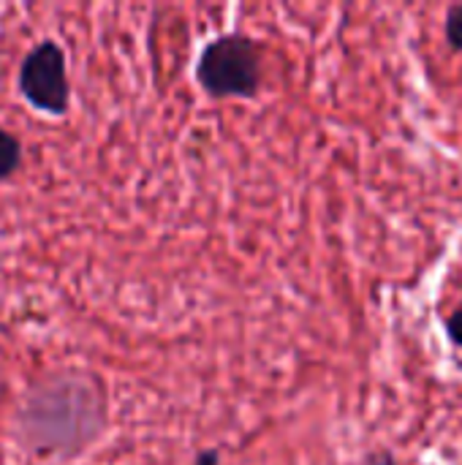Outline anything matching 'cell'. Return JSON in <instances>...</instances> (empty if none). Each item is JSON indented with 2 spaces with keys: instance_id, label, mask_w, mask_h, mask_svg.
I'll return each mask as SVG.
<instances>
[{
  "instance_id": "277c9868",
  "label": "cell",
  "mask_w": 462,
  "mask_h": 465,
  "mask_svg": "<svg viewBox=\"0 0 462 465\" xmlns=\"http://www.w3.org/2000/svg\"><path fill=\"white\" fill-rule=\"evenodd\" d=\"M19 163V142L8 131L0 128V180H5Z\"/></svg>"
},
{
  "instance_id": "8992f818",
  "label": "cell",
  "mask_w": 462,
  "mask_h": 465,
  "mask_svg": "<svg viewBox=\"0 0 462 465\" xmlns=\"http://www.w3.org/2000/svg\"><path fill=\"white\" fill-rule=\"evenodd\" d=\"M447 330H449V338H452L457 346H462V302L457 305V311L447 319Z\"/></svg>"
},
{
  "instance_id": "3957f363",
  "label": "cell",
  "mask_w": 462,
  "mask_h": 465,
  "mask_svg": "<svg viewBox=\"0 0 462 465\" xmlns=\"http://www.w3.org/2000/svg\"><path fill=\"white\" fill-rule=\"evenodd\" d=\"M19 90L25 98L49 114H63L68 106L65 54L54 41H41L19 68Z\"/></svg>"
},
{
  "instance_id": "6da1fadb",
  "label": "cell",
  "mask_w": 462,
  "mask_h": 465,
  "mask_svg": "<svg viewBox=\"0 0 462 465\" xmlns=\"http://www.w3.org/2000/svg\"><path fill=\"white\" fill-rule=\"evenodd\" d=\"M25 425L49 450H82L101 425L98 395L82 381H60L33 398V406L25 411Z\"/></svg>"
},
{
  "instance_id": "52a82bcc",
  "label": "cell",
  "mask_w": 462,
  "mask_h": 465,
  "mask_svg": "<svg viewBox=\"0 0 462 465\" xmlns=\"http://www.w3.org/2000/svg\"><path fill=\"white\" fill-rule=\"evenodd\" d=\"M365 465H398V463H395V458H392V455H373V458H370Z\"/></svg>"
},
{
  "instance_id": "5b68a950",
  "label": "cell",
  "mask_w": 462,
  "mask_h": 465,
  "mask_svg": "<svg viewBox=\"0 0 462 465\" xmlns=\"http://www.w3.org/2000/svg\"><path fill=\"white\" fill-rule=\"evenodd\" d=\"M447 38L455 49H462V5H452L447 16Z\"/></svg>"
},
{
  "instance_id": "ba28073f",
  "label": "cell",
  "mask_w": 462,
  "mask_h": 465,
  "mask_svg": "<svg viewBox=\"0 0 462 465\" xmlns=\"http://www.w3.org/2000/svg\"><path fill=\"white\" fill-rule=\"evenodd\" d=\"M196 465H218V455L215 452H204V455H199Z\"/></svg>"
},
{
  "instance_id": "7a4b0ae2",
  "label": "cell",
  "mask_w": 462,
  "mask_h": 465,
  "mask_svg": "<svg viewBox=\"0 0 462 465\" xmlns=\"http://www.w3.org/2000/svg\"><path fill=\"white\" fill-rule=\"evenodd\" d=\"M196 76L202 87L215 98H229V95L251 98L256 95L261 82L259 49L248 35L240 33L221 35L204 46Z\"/></svg>"
}]
</instances>
